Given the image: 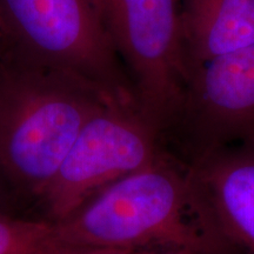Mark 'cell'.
Segmentation results:
<instances>
[{
    "label": "cell",
    "mask_w": 254,
    "mask_h": 254,
    "mask_svg": "<svg viewBox=\"0 0 254 254\" xmlns=\"http://www.w3.org/2000/svg\"><path fill=\"white\" fill-rule=\"evenodd\" d=\"M18 200L19 198L17 194L12 190L4 176L0 172V213L19 215Z\"/></svg>",
    "instance_id": "10"
},
{
    "label": "cell",
    "mask_w": 254,
    "mask_h": 254,
    "mask_svg": "<svg viewBox=\"0 0 254 254\" xmlns=\"http://www.w3.org/2000/svg\"><path fill=\"white\" fill-rule=\"evenodd\" d=\"M56 243L52 222L0 213V254H67Z\"/></svg>",
    "instance_id": "9"
},
{
    "label": "cell",
    "mask_w": 254,
    "mask_h": 254,
    "mask_svg": "<svg viewBox=\"0 0 254 254\" xmlns=\"http://www.w3.org/2000/svg\"><path fill=\"white\" fill-rule=\"evenodd\" d=\"M254 135V44L190 73L164 134L189 165L208 152Z\"/></svg>",
    "instance_id": "6"
},
{
    "label": "cell",
    "mask_w": 254,
    "mask_h": 254,
    "mask_svg": "<svg viewBox=\"0 0 254 254\" xmlns=\"http://www.w3.org/2000/svg\"><path fill=\"white\" fill-rule=\"evenodd\" d=\"M95 4L131 81L136 106L164 138L189 77L180 0H95Z\"/></svg>",
    "instance_id": "4"
},
{
    "label": "cell",
    "mask_w": 254,
    "mask_h": 254,
    "mask_svg": "<svg viewBox=\"0 0 254 254\" xmlns=\"http://www.w3.org/2000/svg\"><path fill=\"white\" fill-rule=\"evenodd\" d=\"M4 49L87 81L113 103L135 105L95 0H0Z\"/></svg>",
    "instance_id": "3"
},
{
    "label": "cell",
    "mask_w": 254,
    "mask_h": 254,
    "mask_svg": "<svg viewBox=\"0 0 254 254\" xmlns=\"http://www.w3.org/2000/svg\"><path fill=\"white\" fill-rule=\"evenodd\" d=\"M2 50H4V36H2L1 27H0V53L2 52Z\"/></svg>",
    "instance_id": "12"
},
{
    "label": "cell",
    "mask_w": 254,
    "mask_h": 254,
    "mask_svg": "<svg viewBox=\"0 0 254 254\" xmlns=\"http://www.w3.org/2000/svg\"><path fill=\"white\" fill-rule=\"evenodd\" d=\"M163 135L138 106L109 101L85 124L38 198L45 220L59 221L111 184L166 151Z\"/></svg>",
    "instance_id": "5"
},
{
    "label": "cell",
    "mask_w": 254,
    "mask_h": 254,
    "mask_svg": "<svg viewBox=\"0 0 254 254\" xmlns=\"http://www.w3.org/2000/svg\"><path fill=\"white\" fill-rule=\"evenodd\" d=\"M200 198L221 233L254 254V135L187 165Z\"/></svg>",
    "instance_id": "7"
},
{
    "label": "cell",
    "mask_w": 254,
    "mask_h": 254,
    "mask_svg": "<svg viewBox=\"0 0 254 254\" xmlns=\"http://www.w3.org/2000/svg\"><path fill=\"white\" fill-rule=\"evenodd\" d=\"M52 226L56 243L64 249L239 252L212 220L187 165L167 150Z\"/></svg>",
    "instance_id": "1"
},
{
    "label": "cell",
    "mask_w": 254,
    "mask_h": 254,
    "mask_svg": "<svg viewBox=\"0 0 254 254\" xmlns=\"http://www.w3.org/2000/svg\"><path fill=\"white\" fill-rule=\"evenodd\" d=\"M180 27L190 75L209 60L254 44V0H180Z\"/></svg>",
    "instance_id": "8"
},
{
    "label": "cell",
    "mask_w": 254,
    "mask_h": 254,
    "mask_svg": "<svg viewBox=\"0 0 254 254\" xmlns=\"http://www.w3.org/2000/svg\"><path fill=\"white\" fill-rule=\"evenodd\" d=\"M67 254H173V253L136 252V251H109V250H74Z\"/></svg>",
    "instance_id": "11"
},
{
    "label": "cell",
    "mask_w": 254,
    "mask_h": 254,
    "mask_svg": "<svg viewBox=\"0 0 254 254\" xmlns=\"http://www.w3.org/2000/svg\"><path fill=\"white\" fill-rule=\"evenodd\" d=\"M82 79L0 53V172L18 198L38 200L88 120L109 103Z\"/></svg>",
    "instance_id": "2"
}]
</instances>
